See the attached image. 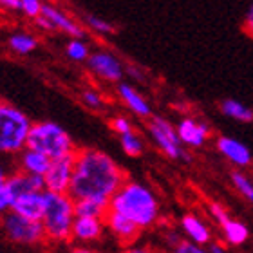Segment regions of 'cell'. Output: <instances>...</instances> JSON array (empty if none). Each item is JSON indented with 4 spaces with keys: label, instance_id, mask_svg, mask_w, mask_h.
I'll use <instances>...</instances> for the list:
<instances>
[{
    "label": "cell",
    "instance_id": "cell-32",
    "mask_svg": "<svg viewBox=\"0 0 253 253\" xmlns=\"http://www.w3.org/2000/svg\"><path fill=\"white\" fill-rule=\"evenodd\" d=\"M111 126H112V130L116 132L118 136H122V134H126V132L134 130L132 122L128 120V118H125V116H116L111 122Z\"/></svg>",
    "mask_w": 253,
    "mask_h": 253
},
{
    "label": "cell",
    "instance_id": "cell-22",
    "mask_svg": "<svg viewBox=\"0 0 253 253\" xmlns=\"http://www.w3.org/2000/svg\"><path fill=\"white\" fill-rule=\"evenodd\" d=\"M219 109H221V112L224 114V116L233 120V122H239V123H252L253 122V109H250L248 105H244L243 101L228 98V100L221 101Z\"/></svg>",
    "mask_w": 253,
    "mask_h": 253
},
{
    "label": "cell",
    "instance_id": "cell-4",
    "mask_svg": "<svg viewBox=\"0 0 253 253\" xmlns=\"http://www.w3.org/2000/svg\"><path fill=\"white\" fill-rule=\"evenodd\" d=\"M31 120L7 101H0V158H13L27 147Z\"/></svg>",
    "mask_w": 253,
    "mask_h": 253
},
{
    "label": "cell",
    "instance_id": "cell-23",
    "mask_svg": "<svg viewBox=\"0 0 253 253\" xmlns=\"http://www.w3.org/2000/svg\"><path fill=\"white\" fill-rule=\"evenodd\" d=\"M109 210L107 203H100L94 199H74V213L76 217H100L105 219Z\"/></svg>",
    "mask_w": 253,
    "mask_h": 253
},
{
    "label": "cell",
    "instance_id": "cell-19",
    "mask_svg": "<svg viewBox=\"0 0 253 253\" xmlns=\"http://www.w3.org/2000/svg\"><path fill=\"white\" fill-rule=\"evenodd\" d=\"M181 230H183L186 239L201 244V246H208L211 243L210 226L195 213H186L181 217Z\"/></svg>",
    "mask_w": 253,
    "mask_h": 253
},
{
    "label": "cell",
    "instance_id": "cell-33",
    "mask_svg": "<svg viewBox=\"0 0 253 253\" xmlns=\"http://www.w3.org/2000/svg\"><path fill=\"white\" fill-rule=\"evenodd\" d=\"M210 215H211V219L219 224V226H221L224 221H228V219H230L228 211L224 210L221 205H217V203H211V205H210Z\"/></svg>",
    "mask_w": 253,
    "mask_h": 253
},
{
    "label": "cell",
    "instance_id": "cell-34",
    "mask_svg": "<svg viewBox=\"0 0 253 253\" xmlns=\"http://www.w3.org/2000/svg\"><path fill=\"white\" fill-rule=\"evenodd\" d=\"M244 31L248 33V37L253 38V0L252 4H250L248 11H246V15H244Z\"/></svg>",
    "mask_w": 253,
    "mask_h": 253
},
{
    "label": "cell",
    "instance_id": "cell-17",
    "mask_svg": "<svg viewBox=\"0 0 253 253\" xmlns=\"http://www.w3.org/2000/svg\"><path fill=\"white\" fill-rule=\"evenodd\" d=\"M118 96L120 100L123 101V105L132 112L136 114L137 118H143V120H148L152 116V107L148 103V100L141 92H137L130 84H118Z\"/></svg>",
    "mask_w": 253,
    "mask_h": 253
},
{
    "label": "cell",
    "instance_id": "cell-27",
    "mask_svg": "<svg viewBox=\"0 0 253 253\" xmlns=\"http://www.w3.org/2000/svg\"><path fill=\"white\" fill-rule=\"evenodd\" d=\"M85 24H87V27H89L90 31L98 33V35H112L114 33V26L109 20L101 18V16L87 15L85 16Z\"/></svg>",
    "mask_w": 253,
    "mask_h": 253
},
{
    "label": "cell",
    "instance_id": "cell-26",
    "mask_svg": "<svg viewBox=\"0 0 253 253\" xmlns=\"http://www.w3.org/2000/svg\"><path fill=\"white\" fill-rule=\"evenodd\" d=\"M65 54H67V58L71 62L82 63L87 62V58L90 56V51L84 38H71L67 45H65Z\"/></svg>",
    "mask_w": 253,
    "mask_h": 253
},
{
    "label": "cell",
    "instance_id": "cell-16",
    "mask_svg": "<svg viewBox=\"0 0 253 253\" xmlns=\"http://www.w3.org/2000/svg\"><path fill=\"white\" fill-rule=\"evenodd\" d=\"M5 186H7L9 203L13 197H16V195H20V194H26V192L45 190V186H43V175L27 174V172H22V170H18V169H16L15 172H9Z\"/></svg>",
    "mask_w": 253,
    "mask_h": 253
},
{
    "label": "cell",
    "instance_id": "cell-1",
    "mask_svg": "<svg viewBox=\"0 0 253 253\" xmlns=\"http://www.w3.org/2000/svg\"><path fill=\"white\" fill-rule=\"evenodd\" d=\"M126 181L125 170L100 148H80L74 154V172L69 194L73 199L107 203Z\"/></svg>",
    "mask_w": 253,
    "mask_h": 253
},
{
    "label": "cell",
    "instance_id": "cell-15",
    "mask_svg": "<svg viewBox=\"0 0 253 253\" xmlns=\"http://www.w3.org/2000/svg\"><path fill=\"white\" fill-rule=\"evenodd\" d=\"M42 15L51 22L53 31H60L63 35H67L71 38H84V27L80 26L78 22L71 18L67 13H63L60 7L53 4H43Z\"/></svg>",
    "mask_w": 253,
    "mask_h": 253
},
{
    "label": "cell",
    "instance_id": "cell-11",
    "mask_svg": "<svg viewBox=\"0 0 253 253\" xmlns=\"http://www.w3.org/2000/svg\"><path fill=\"white\" fill-rule=\"evenodd\" d=\"M9 210L33 221H42L43 210H45V190H33V192L16 195L11 199Z\"/></svg>",
    "mask_w": 253,
    "mask_h": 253
},
{
    "label": "cell",
    "instance_id": "cell-10",
    "mask_svg": "<svg viewBox=\"0 0 253 253\" xmlns=\"http://www.w3.org/2000/svg\"><path fill=\"white\" fill-rule=\"evenodd\" d=\"M177 134H179L181 143L186 148H201L205 147L206 141L210 139V125L197 118L185 116L181 118L179 123L175 125Z\"/></svg>",
    "mask_w": 253,
    "mask_h": 253
},
{
    "label": "cell",
    "instance_id": "cell-9",
    "mask_svg": "<svg viewBox=\"0 0 253 253\" xmlns=\"http://www.w3.org/2000/svg\"><path fill=\"white\" fill-rule=\"evenodd\" d=\"M87 67L98 80H103L107 84H120L125 76V69L122 62L112 53L107 51H94L87 58Z\"/></svg>",
    "mask_w": 253,
    "mask_h": 253
},
{
    "label": "cell",
    "instance_id": "cell-3",
    "mask_svg": "<svg viewBox=\"0 0 253 253\" xmlns=\"http://www.w3.org/2000/svg\"><path fill=\"white\" fill-rule=\"evenodd\" d=\"M74 219H76V213H74L73 195L45 190V210L42 217L45 241L51 244L71 243Z\"/></svg>",
    "mask_w": 253,
    "mask_h": 253
},
{
    "label": "cell",
    "instance_id": "cell-21",
    "mask_svg": "<svg viewBox=\"0 0 253 253\" xmlns=\"http://www.w3.org/2000/svg\"><path fill=\"white\" fill-rule=\"evenodd\" d=\"M7 47L15 54L27 56V54H31L33 51H37L38 38L35 37L33 33H27V31L11 33L9 37H7Z\"/></svg>",
    "mask_w": 253,
    "mask_h": 253
},
{
    "label": "cell",
    "instance_id": "cell-20",
    "mask_svg": "<svg viewBox=\"0 0 253 253\" xmlns=\"http://www.w3.org/2000/svg\"><path fill=\"white\" fill-rule=\"evenodd\" d=\"M222 230V237L226 241V244L230 246H243V244L248 243L250 239V230L244 222L237 221V219H228L221 224Z\"/></svg>",
    "mask_w": 253,
    "mask_h": 253
},
{
    "label": "cell",
    "instance_id": "cell-7",
    "mask_svg": "<svg viewBox=\"0 0 253 253\" xmlns=\"http://www.w3.org/2000/svg\"><path fill=\"white\" fill-rule=\"evenodd\" d=\"M148 134L152 137L154 145L169 159H172V161H185V163L190 161V154L185 148V145L181 143L177 128L169 120H165L161 116L150 118V122H148Z\"/></svg>",
    "mask_w": 253,
    "mask_h": 253
},
{
    "label": "cell",
    "instance_id": "cell-8",
    "mask_svg": "<svg viewBox=\"0 0 253 253\" xmlns=\"http://www.w3.org/2000/svg\"><path fill=\"white\" fill-rule=\"evenodd\" d=\"M74 154L76 152L51 159L47 172L43 174V186L47 192L69 194V186H71L74 172Z\"/></svg>",
    "mask_w": 253,
    "mask_h": 253
},
{
    "label": "cell",
    "instance_id": "cell-13",
    "mask_svg": "<svg viewBox=\"0 0 253 253\" xmlns=\"http://www.w3.org/2000/svg\"><path fill=\"white\" fill-rule=\"evenodd\" d=\"M105 226L107 232L111 233L114 239H118L122 244L134 243L141 233V228L137 226L136 222H132L128 217H125L116 210H111V208L105 213Z\"/></svg>",
    "mask_w": 253,
    "mask_h": 253
},
{
    "label": "cell",
    "instance_id": "cell-24",
    "mask_svg": "<svg viewBox=\"0 0 253 253\" xmlns=\"http://www.w3.org/2000/svg\"><path fill=\"white\" fill-rule=\"evenodd\" d=\"M230 181H232L233 188L243 199H246L250 205H253V179L248 174H244L243 170L237 169L230 174Z\"/></svg>",
    "mask_w": 253,
    "mask_h": 253
},
{
    "label": "cell",
    "instance_id": "cell-18",
    "mask_svg": "<svg viewBox=\"0 0 253 253\" xmlns=\"http://www.w3.org/2000/svg\"><path fill=\"white\" fill-rule=\"evenodd\" d=\"M49 165H51V158L37 148L26 147L16 156V169L27 174L43 175L47 172Z\"/></svg>",
    "mask_w": 253,
    "mask_h": 253
},
{
    "label": "cell",
    "instance_id": "cell-35",
    "mask_svg": "<svg viewBox=\"0 0 253 253\" xmlns=\"http://www.w3.org/2000/svg\"><path fill=\"white\" fill-rule=\"evenodd\" d=\"M0 7L9 11H18L20 9V0H0Z\"/></svg>",
    "mask_w": 253,
    "mask_h": 253
},
{
    "label": "cell",
    "instance_id": "cell-25",
    "mask_svg": "<svg viewBox=\"0 0 253 253\" xmlns=\"http://www.w3.org/2000/svg\"><path fill=\"white\" fill-rule=\"evenodd\" d=\"M120 145H122L123 152H125L126 156H130V158H137V156H141V154L145 152V141H143V137L134 130L122 134V136H120Z\"/></svg>",
    "mask_w": 253,
    "mask_h": 253
},
{
    "label": "cell",
    "instance_id": "cell-5",
    "mask_svg": "<svg viewBox=\"0 0 253 253\" xmlns=\"http://www.w3.org/2000/svg\"><path fill=\"white\" fill-rule=\"evenodd\" d=\"M27 147L37 148L40 152L47 154L51 159L76 152L71 134L56 122L33 123L31 130H29V137H27Z\"/></svg>",
    "mask_w": 253,
    "mask_h": 253
},
{
    "label": "cell",
    "instance_id": "cell-2",
    "mask_svg": "<svg viewBox=\"0 0 253 253\" xmlns=\"http://www.w3.org/2000/svg\"><path fill=\"white\" fill-rule=\"evenodd\" d=\"M109 208L128 217L141 230L152 228L161 213V205L152 190L143 183L128 179L111 197Z\"/></svg>",
    "mask_w": 253,
    "mask_h": 253
},
{
    "label": "cell",
    "instance_id": "cell-29",
    "mask_svg": "<svg viewBox=\"0 0 253 253\" xmlns=\"http://www.w3.org/2000/svg\"><path fill=\"white\" fill-rule=\"evenodd\" d=\"M7 175H9V172L5 170V167L0 161V217L9 210V195H7V186H5Z\"/></svg>",
    "mask_w": 253,
    "mask_h": 253
},
{
    "label": "cell",
    "instance_id": "cell-31",
    "mask_svg": "<svg viewBox=\"0 0 253 253\" xmlns=\"http://www.w3.org/2000/svg\"><path fill=\"white\" fill-rule=\"evenodd\" d=\"M175 253H205V248L201 246V244L194 243V241H190V239H179L177 244H175L174 248Z\"/></svg>",
    "mask_w": 253,
    "mask_h": 253
},
{
    "label": "cell",
    "instance_id": "cell-14",
    "mask_svg": "<svg viewBox=\"0 0 253 253\" xmlns=\"http://www.w3.org/2000/svg\"><path fill=\"white\" fill-rule=\"evenodd\" d=\"M107 232L105 219L100 217H76L73 222V241L80 244L98 243Z\"/></svg>",
    "mask_w": 253,
    "mask_h": 253
},
{
    "label": "cell",
    "instance_id": "cell-28",
    "mask_svg": "<svg viewBox=\"0 0 253 253\" xmlns=\"http://www.w3.org/2000/svg\"><path fill=\"white\" fill-rule=\"evenodd\" d=\"M82 103H84L87 109H92V111H101L105 107V98L101 96V92L94 89H85L82 92Z\"/></svg>",
    "mask_w": 253,
    "mask_h": 253
},
{
    "label": "cell",
    "instance_id": "cell-30",
    "mask_svg": "<svg viewBox=\"0 0 253 253\" xmlns=\"http://www.w3.org/2000/svg\"><path fill=\"white\" fill-rule=\"evenodd\" d=\"M43 0H20V9L27 18H31L35 20L37 16L42 15V9H43Z\"/></svg>",
    "mask_w": 253,
    "mask_h": 253
},
{
    "label": "cell",
    "instance_id": "cell-12",
    "mask_svg": "<svg viewBox=\"0 0 253 253\" xmlns=\"http://www.w3.org/2000/svg\"><path fill=\"white\" fill-rule=\"evenodd\" d=\"M215 147L222 158L237 169H246L253 163V154L248 148V145H244L243 141H239L235 137L219 136L215 141Z\"/></svg>",
    "mask_w": 253,
    "mask_h": 253
},
{
    "label": "cell",
    "instance_id": "cell-36",
    "mask_svg": "<svg viewBox=\"0 0 253 253\" xmlns=\"http://www.w3.org/2000/svg\"><path fill=\"white\" fill-rule=\"evenodd\" d=\"M224 246L222 244H219V243H210L208 244V252H213V253H221V252H224Z\"/></svg>",
    "mask_w": 253,
    "mask_h": 253
},
{
    "label": "cell",
    "instance_id": "cell-6",
    "mask_svg": "<svg viewBox=\"0 0 253 253\" xmlns=\"http://www.w3.org/2000/svg\"><path fill=\"white\" fill-rule=\"evenodd\" d=\"M0 233L2 237L16 246H38L47 243L42 221H33L13 210H7L0 217Z\"/></svg>",
    "mask_w": 253,
    "mask_h": 253
}]
</instances>
